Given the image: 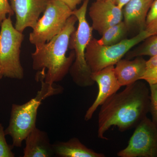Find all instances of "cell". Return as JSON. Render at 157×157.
<instances>
[{
	"label": "cell",
	"instance_id": "1",
	"mask_svg": "<svg viewBox=\"0 0 157 157\" xmlns=\"http://www.w3.org/2000/svg\"><path fill=\"white\" fill-rule=\"evenodd\" d=\"M150 88L137 81L109 97L101 105L98 118V136L103 140L113 126L121 132L135 128L149 112Z\"/></svg>",
	"mask_w": 157,
	"mask_h": 157
},
{
	"label": "cell",
	"instance_id": "2",
	"mask_svg": "<svg viewBox=\"0 0 157 157\" xmlns=\"http://www.w3.org/2000/svg\"><path fill=\"white\" fill-rule=\"evenodd\" d=\"M77 21L72 15L67 21L63 30L49 42L36 46V51L31 54L33 70L38 71L36 79L43 78L45 82L54 84L63 79L75 60V54H66L69 48L70 37Z\"/></svg>",
	"mask_w": 157,
	"mask_h": 157
},
{
	"label": "cell",
	"instance_id": "3",
	"mask_svg": "<svg viewBox=\"0 0 157 157\" xmlns=\"http://www.w3.org/2000/svg\"><path fill=\"white\" fill-rule=\"evenodd\" d=\"M41 88L36 97L25 104H13L8 128L5 130L6 135L12 138V145L21 147L23 141L35 128L37 113L42 101L48 97L62 92L63 87L45 82L43 78H39Z\"/></svg>",
	"mask_w": 157,
	"mask_h": 157
},
{
	"label": "cell",
	"instance_id": "4",
	"mask_svg": "<svg viewBox=\"0 0 157 157\" xmlns=\"http://www.w3.org/2000/svg\"><path fill=\"white\" fill-rule=\"evenodd\" d=\"M90 0H84L81 7L72 11L78 22V28L71 35L69 48L74 51L75 59L69 72L73 81L78 86H90L95 82L92 79V72L86 61L85 52L89 43L92 39L93 29L90 26L86 18Z\"/></svg>",
	"mask_w": 157,
	"mask_h": 157
},
{
	"label": "cell",
	"instance_id": "5",
	"mask_svg": "<svg viewBox=\"0 0 157 157\" xmlns=\"http://www.w3.org/2000/svg\"><path fill=\"white\" fill-rule=\"evenodd\" d=\"M11 16L3 21L0 30V66L3 76L21 79L24 71L20 61L24 35L13 26Z\"/></svg>",
	"mask_w": 157,
	"mask_h": 157
},
{
	"label": "cell",
	"instance_id": "6",
	"mask_svg": "<svg viewBox=\"0 0 157 157\" xmlns=\"http://www.w3.org/2000/svg\"><path fill=\"white\" fill-rule=\"evenodd\" d=\"M151 36L144 30L131 39H124L111 45H100L98 39L92 38L85 52L86 59L90 70L93 73L114 66L134 46Z\"/></svg>",
	"mask_w": 157,
	"mask_h": 157
},
{
	"label": "cell",
	"instance_id": "7",
	"mask_svg": "<svg viewBox=\"0 0 157 157\" xmlns=\"http://www.w3.org/2000/svg\"><path fill=\"white\" fill-rule=\"evenodd\" d=\"M43 15L29 34L30 42L35 46L49 42L59 33L69 18L72 10L61 0H47Z\"/></svg>",
	"mask_w": 157,
	"mask_h": 157
},
{
	"label": "cell",
	"instance_id": "8",
	"mask_svg": "<svg viewBox=\"0 0 157 157\" xmlns=\"http://www.w3.org/2000/svg\"><path fill=\"white\" fill-rule=\"evenodd\" d=\"M126 147L119 157H157V128L147 117L135 127Z\"/></svg>",
	"mask_w": 157,
	"mask_h": 157
},
{
	"label": "cell",
	"instance_id": "9",
	"mask_svg": "<svg viewBox=\"0 0 157 157\" xmlns=\"http://www.w3.org/2000/svg\"><path fill=\"white\" fill-rule=\"evenodd\" d=\"M91 77L93 81L98 84L99 91L95 100L86 113L84 117L86 121L90 120L98 107L108 98L117 92L121 87L116 76L113 65L93 72Z\"/></svg>",
	"mask_w": 157,
	"mask_h": 157
},
{
	"label": "cell",
	"instance_id": "10",
	"mask_svg": "<svg viewBox=\"0 0 157 157\" xmlns=\"http://www.w3.org/2000/svg\"><path fill=\"white\" fill-rule=\"evenodd\" d=\"M11 9L16 16L14 27L23 33L27 28L33 29L40 14L47 6V0H9Z\"/></svg>",
	"mask_w": 157,
	"mask_h": 157
},
{
	"label": "cell",
	"instance_id": "11",
	"mask_svg": "<svg viewBox=\"0 0 157 157\" xmlns=\"http://www.w3.org/2000/svg\"><path fill=\"white\" fill-rule=\"evenodd\" d=\"M89 14L93 29L102 34L123 20L122 9L109 2L96 1L90 8Z\"/></svg>",
	"mask_w": 157,
	"mask_h": 157
},
{
	"label": "cell",
	"instance_id": "12",
	"mask_svg": "<svg viewBox=\"0 0 157 157\" xmlns=\"http://www.w3.org/2000/svg\"><path fill=\"white\" fill-rule=\"evenodd\" d=\"M154 0H130L122 9L124 22L128 33L145 30L147 16Z\"/></svg>",
	"mask_w": 157,
	"mask_h": 157
},
{
	"label": "cell",
	"instance_id": "13",
	"mask_svg": "<svg viewBox=\"0 0 157 157\" xmlns=\"http://www.w3.org/2000/svg\"><path fill=\"white\" fill-rule=\"evenodd\" d=\"M146 61L142 56H139L132 60L121 59L118 62L114 71L121 87L141 80L146 70Z\"/></svg>",
	"mask_w": 157,
	"mask_h": 157
},
{
	"label": "cell",
	"instance_id": "14",
	"mask_svg": "<svg viewBox=\"0 0 157 157\" xmlns=\"http://www.w3.org/2000/svg\"><path fill=\"white\" fill-rule=\"evenodd\" d=\"M24 157H51L55 155L52 144L46 132L35 128L26 137Z\"/></svg>",
	"mask_w": 157,
	"mask_h": 157
},
{
	"label": "cell",
	"instance_id": "15",
	"mask_svg": "<svg viewBox=\"0 0 157 157\" xmlns=\"http://www.w3.org/2000/svg\"><path fill=\"white\" fill-rule=\"evenodd\" d=\"M55 155L59 157H104V154L95 151L73 137L67 141H57L52 144Z\"/></svg>",
	"mask_w": 157,
	"mask_h": 157
},
{
	"label": "cell",
	"instance_id": "16",
	"mask_svg": "<svg viewBox=\"0 0 157 157\" xmlns=\"http://www.w3.org/2000/svg\"><path fill=\"white\" fill-rule=\"evenodd\" d=\"M128 33L123 21L110 27L102 34L101 39L98 40L100 45H111L117 44L126 38Z\"/></svg>",
	"mask_w": 157,
	"mask_h": 157
},
{
	"label": "cell",
	"instance_id": "17",
	"mask_svg": "<svg viewBox=\"0 0 157 157\" xmlns=\"http://www.w3.org/2000/svg\"><path fill=\"white\" fill-rule=\"evenodd\" d=\"M157 55V35H153L144 40V42L133 50L129 51L126 55L128 59L149 56L151 57Z\"/></svg>",
	"mask_w": 157,
	"mask_h": 157
},
{
	"label": "cell",
	"instance_id": "18",
	"mask_svg": "<svg viewBox=\"0 0 157 157\" xmlns=\"http://www.w3.org/2000/svg\"><path fill=\"white\" fill-rule=\"evenodd\" d=\"M141 79L145 80L149 85L157 84V55L147 61L146 70Z\"/></svg>",
	"mask_w": 157,
	"mask_h": 157
},
{
	"label": "cell",
	"instance_id": "19",
	"mask_svg": "<svg viewBox=\"0 0 157 157\" xmlns=\"http://www.w3.org/2000/svg\"><path fill=\"white\" fill-rule=\"evenodd\" d=\"M146 30L152 35H157V0H154L147 16Z\"/></svg>",
	"mask_w": 157,
	"mask_h": 157
},
{
	"label": "cell",
	"instance_id": "20",
	"mask_svg": "<svg viewBox=\"0 0 157 157\" xmlns=\"http://www.w3.org/2000/svg\"><path fill=\"white\" fill-rule=\"evenodd\" d=\"M5 130L0 123V157H14L15 155L12 151L13 145H10L6 141Z\"/></svg>",
	"mask_w": 157,
	"mask_h": 157
},
{
	"label": "cell",
	"instance_id": "21",
	"mask_svg": "<svg viewBox=\"0 0 157 157\" xmlns=\"http://www.w3.org/2000/svg\"><path fill=\"white\" fill-rule=\"evenodd\" d=\"M150 90V104L149 112L153 123L157 128V83L149 85Z\"/></svg>",
	"mask_w": 157,
	"mask_h": 157
},
{
	"label": "cell",
	"instance_id": "22",
	"mask_svg": "<svg viewBox=\"0 0 157 157\" xmlns=\"http://www.w3.org/2000/svg\"><path fill=\"white\" fill-rule=\"evenodd\" d=\"M14 14L11 9L9 0H0V27L7 16H12Z\"/></svg>",
	"mask_w": 157,
	"mask_h": 157
},
{
	"label": "cell",
	"instance_id": "23",
	"mask_svg": "<svg viewBox=\"0 0 157 157\" xmlns=\"http://www.w3.org/2000/svg\"><path fill=\"white\" fill-rule=\"evenodd\" d=\"M67 5L72 11L76 9L77 6L84 0H61Z\"/></svg>",
	"mask_w": 157,
	"mask_h": 157
},
{
	"label": "cell",
	"instance_id": "24",
	"mask_svg": "<svg viewBox=\"0 0 157 157\" xmlns=\"http://www.w3.org/2000/svg\"><path fill=\"white\" fill-rule=\"evenodd\" d=\"M96 1L109 2L119 7L120 9H122L124 6H125L126 4L130 0H96Z\"/></svg>",
	"mask_w": 157,
	"mask_h": 157
},
{
	"label": "cell",
	"instance_id": "25",
	"mask_svg": "<svg viewBox=\"0 0 157 157\" xmlns=\"http://www.w3.org/2000/svg\"><path fill=\"white\" fill-rule=\"evenodd\" d=\"M3 77L2 72V69H1V66H0V79H1Z\"/></svg>",
	"mask_w": 157,
	"mask_h": 157
}]
</instances>
